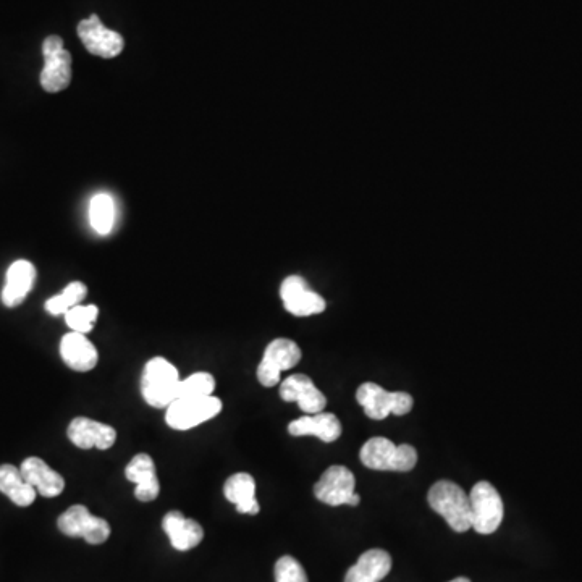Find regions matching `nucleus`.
I'll return each instance as SVG.
<instances>
[{"mask_svg":"<svg viewBox=\"0 0 582 582\" xmlns=\"http://www.w3.org/2000/svg\"><path fill=\"white\" fill-rule=\"evenodd\" d=\"M427 502L435 513L445 518L453 531L466 532L473 529L469 495L455 482H435L427 494Z\"/></svg>","mask_w":582,"mask_h":582,"instance_id":"f257e3e1","label":"nucleus"},{"mask_svg":"<svg viewBox=\"0 0 582 582\" xmlns=\"http://www.w3.org/2000/svg\"><path fill=\"white\" fill-rule=\"evenodd\" d=\"M359 458L369 469L408 473L418 463V452L408 443L395 445L385 437H372L364 443Z\"/></svg>","mask_w":582,"mask_h":582,"instance_id":"f03ea898","label":"nucleus"},{"mask_svg":"<svg viewBox=\"0 0 582 582\" xmlns=\"http://www.w3.org/2000/svg\"><path fill=\"white\" fill-rule=\"evenodd\" d=\"M178 384V369L167 359L157 356L149 359L144 366L141 393L149 406L167 408L173 400H177Z\"/></svg>","mask_w":582,"mask_h":582,"instance_id":"7ed1b4c3","label":"nucleus"},{"mask_svg":"<svg viewBox=\"0 0 582 582\" xmlns=\"http://www.w3.org/2000/svg\"><path fill=\"white\" fill-rule=\"evenodd\" d=\"M471 523L477 534H494L503 521V502L494 485L487 481L477 482L471 494Z\"/></svg>","mask_w":582,"mask_h":582,"instance_id":"20e7f679","label":"nucleus"},{"mask_svg":"<svg viewBox=\"0 0 582 582\" xmlns=\"http://www.w3.org/2000/svg\"><path fill=\"white\" fill-rule=\"evenodd\" d=\"M356 400L363 406L367 416L382 421L388 414L405 416L413 410L414 400L410 393L387 392L380 385L366 382L356 392Z\"/></svg>","mask_w":582,"mask_h":582,"instance_id":"39448f33","label":"nucleus"},{"mask_svg":"<svg viewBox=\"0 0 582 582\" xmlns=\"http://www.w3.org/2000/svg\"><path fill=\"white\" fill-rule=\"evenodd\" d=\"M222 411V401L220 398H177L167 406L165 422L175 431H190L199 424L216 418Z\"/></svg>","mask_w":582,"mask_h":582,"instance_id":"423d86ee","label":"nucleus"},{"mask_svg":"<svg viewBox=\"0 0 582 582\" xmlns=\"http://www.w3.org/2000/svg\"><path fill=\"white\" fill-rule=\"evenodd\" d=\"M355 487V474L342 464H334L314 485V495L319 502L329 507H340V505L358 507L361 497L356 494Z\"/></svg>","mask_w":582,"mask_h":582,"instance_id":"0eeeda50","label":"nucleus"},{"mask_svg":"<svg viewBox=\"0 0 582 582\" xmlns=\"http://www.w3.org/2000/svg\"><path fill=\"white\" fill-rule=\"evenodd\" d=\"M44 68L41 86L46 93H60L72 81V55L65 51L60 36H49L43 43Z\"/></svg>","mask_w":582,"mask_h":582,"instance_id":"6e6552de","label":"nucleus"},{"mask_svg":"<svg viewBox=\"0 0 582 582\" xmlns=\"http://www.w3.org/2000/svg\"><path fill=\"white\" fill-rule=\"evenodd\" d=\"M301 348L288 338H275L267 345L258 367V380L270 388L280 382V374L301 361Z\"/></svg>","mask_w":582,"mask_h":582,"instance_id":"1a4fd4ad","label":"nucleus"},{"mask_svg":"<svg viewBox=\"0 0 582 582\" xmlns=\"http://www.w3.org/2000/svg\"><path fill=\"white\" fill-rule=\"evenodd\" d=\"M59 529L68 537H81L88 544H104L110 536V526L106 519L89 513L83 505H73L64 515H60Z\"/></svg>","mask_w":582,"mask_h":582,"instance_id":"9d476101","label":"nucleus"},{"mask_svg":"<svg viewBox=\"0 0 582 582\" xmlns=\"http://www.w3.org/2000/svg\"><path fill=\"white\" fill-rule=\"evenodd\" d=\"M280 298L288 313L296 317L314 316L324 313L327 308L324 298L308 287V282L300 275H290L283 280Z\"/></svg>","mask_w":582,"mask_h":582,"instance_id":"9b49d317","label":"nucleus"},{"mask_svg":"<svg viewBox=\"0 0 582 582\" xmlns=\"http://www.w3.org/2000/svg\"><path fill=\"white\" fill-rule=\"evenodd\" d=\"M78 36L89 54L97 55L102 59H115L122 54V34L109 30L97 15H91L78 25Z\"/></svg>","mask_w":582,"mask_h":582,"instance_id":"f8f14e48","label":"nucleus"},{"mask_svg":"<svg viewBox=\"0 0 582 582\" xmlns=\"http://www.w3.org/2000/svg\"><path fill=\"white\" fill-rule=\"evenodd\" d=\"M280 398L288 403L295 401L300 406V410L306 414L322 413L327 406L324 393L306 374H293L283 380L280 385Z\"/></svg>","mask_w":582,"mask_h":582,"instance_id":"ddd939ff","label":"nucleus"},{"mask_svg":"<svg viewBox=\"0 0 582 582\" xmlns=\"http://www.w3.org/2000/svg\"><path fill=\"white\" fill-rule=\"evenodd\" d=\"M68 439L81 450L99 448L109 450L117 440V431L114 427L102 424L89 418H75L67 429Z\"/></svg>","mask_w":582,"mask_h":582,"instance_id":"4468645a","label":"nucleus"},{"mask_svg":"<svg viewBox=\"0 0 582 582\" xmlns=\"http://www.w3.org/2000/svg\"><path fill=\"white\" fill-rule=\"evenodd\" d=\"M128 481L136 485L135 497L140 502H154L161 492V482L157 479L156 463L148 453H138L125 468Z\"/></svg>","mask_w":582,"mask_h":582,"instance_id":"2eb2a0df","label":"nucleus"},{"mask_svg":"<svg viewBox=\"0 0 582 582\" xmlns=\"http://www.w3.org/2000/svg\"><path fill=\"white\" fill-rule=\"evenodd\" d=\"M173 549L186 552L198 547L204 539V529L198 521L185 518L182 511H170L162 523Z\"/></svg>","mask_w":582,"mask_h":582,"instance_id":"dca6fc26","label":"nucleus"},{"mask_svg":"<svg viewBox=\"0 0 582 582\" xmlns=\"http://www.w3.org/2000/svg\"><path fill=\"white\" fill-rule=\"evenodd\" d=\"M23 477L28 484L33 485L39 495L46 498L59 497L65 489V479L62 474L57 473L54 469L36 456L26 458L22 463Z\"/></svg>","mask_w":582,"mask_h":582,"instance_id":"f3484780","label":"nucleus"},{"mask_svg":"<svg viewBox=\"0 0 582 582\" xmlns=\"http://www.w3.org/2000/svg\"><path fill=\"white\" fill-rule=\"evenodd\" d=\"M34 282H36V267L30 261L20 259L13 262L7 270V279L2 290V303L7 308H17L33 290Z\"/></svg>","mask_w":582,"mask_h":582,"instance_id":"a211bd4d","label":"nucleus"},{"mask_svg":"<svg viewBox=\"0 0 582 582\" xmlns=\"http://www.w3.org/2000/svg\"><path fill=\"white\" fill-rule=\"evenodd\" d=\"M60 356L70 369L76 372L93 371L99 361L96 346L85 334L70 332L60 342Z\"/></svg>","mask_w":582,"mask_h":582,"instance_id":"6ab92c4d","label":"nucleus"},{"mask_svg":"<svg viewBox=\"0 0 582 582\" xmlns=\"http://www.w3.org/2000/svg\"><path fill=\"white\" fill-rule=\"evenodd\" d=\"M288 432L293 437H304V435H314L322 442L332 443L340 439L342 435V422L338 421L334 413L306 414L303 418L290 422Z\"/></svg>","mask_w":582,"mask_h":582,"instance_id":"aec40b11","label":"nucleus"},{"mask_svg":"<svg viewBox=\"0 0 582 582\" xmlns=\"http://www.w3.org/2000/svg\"><path fill=\"white\" fill-rule=\"evenodd\" d=\"M224 495L228 502L237 507L241 515H258L261 511L256 500V481L248 473H237L228 477L224 485Z\"/></svg>","mask_w":582,"mask_h":582,"instance_id":"412c9836","label":"nucleus"},{"mask_svg":"<svg viewBox=\"0 0 582 582\" xmlns=\"http://www.w3.org/2000/svg\"><path fill=\"white\" fill-rule=\"evenodd\" d=\"M392 570V557L385 550H367L359 557L358 563L351 566L345 582H380Z\"/></svg>","mask_w":582,"mask_h":582,"instance_id":"4be33fe9","label":"nucleus"},{"mask_svg":"<svg viewBox=\"0 0 582 582\" xmlns=\"http://www.w3.org/2000/svg\"><path fill=\"white\" fill-rule=\"evenodd\" d=\"M0 492L7 495L17 507H30L36 500V489L28 484L22 471L13 464L0 466Z\"/></svg>","mask_w":582,"mask_h":582,"instance_id":"5701e85b","label":"nucleus"},{"mask_svg":"<svg viewBox=\"0 0 582 582\" xmlns=\"http://www.w3.org/2000/svg\"><path fill=\"white\" fill-rule=\"evenodd\" d=\"M89 224L94 232L106 237L115 225V203L112 196L99 193L89 203Z\"/></svg>","mask_w":582,"mask_h":582,"instance_id":"b1692460","label":"nucleus"},{"mask_svg":"<svg viewBox=\"0 0 582 582\" xmlns=\"http://www.w3.org/2000/svg\"><path fill=\"white\" fill-rule=\"evenodd\" d=\"M88 295V288L85 283L72 282L59 295L52 296L46 301V311L52 316H60L67 313L68 309L75 308Z\"/></svg>","mask_w":582,"mask_h":582,"instance_id":"393cba45","label":"nucleus"},{"mask_svg":"<svg viewBox=\"0 0 582 582\" xmlns=\"http://www.w3.org/2000/svg\"><path fill=\"white\" fill-rule=\"evenodd\" d=\"M216 388V379L209 372H196L188 379L180 380L177 398L209 397Z\"/></svg>","mask_w":582,"mask_h":582,"instance_id":"a878e982","label":"nucleus"},{"mask_svg":"<svg viewBox=\"0 0 582 582\" xmlns=\"http://www.w3.org/2000/svg\"><path fill=\"white\" fill-rule=\"evenodd\" d=\"M64 316L65 322L72 329V332L86 335L94 329L97 316H99V309L94 304H89V306L78 304L75 308L68 309Z\"/></svg>","mask_w":582,"mask_h":582,"instance_id":"bb28decb","label":"nucleus"},{"mask_svg":"<svg viewBox=\"0 0 582 582\" xmlns=\"http://www.w3.org/2000/svg\"><path fill=\"white\" fill-rule=\"evenodd\" d=\"M275 582H309L300 561L293 557L280 558L275 563Z\"/></svg>","mask_w":582,"mask_h":582,"instance_id":"cd10ccee","label":"nucleus"},{"mask_svg":"<svg viewBox=\"0 0 582 582\" xmlns=\"http://www.w3.org/2000/svg\"><path fill=\"white\" fill-rule=\"evenodd\" d=\"M450 582H471V581H469L468 578H456V579H453V581H450Z\"/></svg>","mask_w":582,"mask_h":582,"instance_id":"c85d7f7f","label":"nucleus"}]
</instances>
